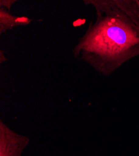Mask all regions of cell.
<instances>
[{"label": "cell", "mask_w": 139, "mask_h": 156, "mask_svg": "<svg viewBox=\"0 0 139 156\" xmlns=\"http://www.w3.org/2000/svg\"><path fill=\"white\" fill-rule=\"evenodd\" d=\"M96 20L91 22L72 53L99 74L109 76L139 56V1L89 0Z\"/></svg>", "instance_id": "6da1fadb"}, {"label": "cell", "mask_w": 139, "mask_h": 156, "mask_svg": "<svg viewBox=\"0 0 139 156\" xmlns=\"http://www.w3.org/2000/svg\"><path fill=\"white\" fill-rule=\"evenodd\" d=\"M30 142L28 137L16 133L0 121V156H21Z\"/></svg>", "instance_id": "7a4b0ae2"}, {"label": "cell", "mask_w": 139, "mask_h": 156, "mask_svg": "<svg viewBox=\"0 0 139 156\" xmlns=\"http://www.w3.org/2000/svg\"><path fill=\"white\" fill-rule=\"evenodd\" d=\"M30 20L26 18H15L12 16L9 12L5 9L0 8V33H5L7 30H11L15 25L26 24L30 23Z\"/></svg>", "instance_id": "3957f363"}]
</instances>
